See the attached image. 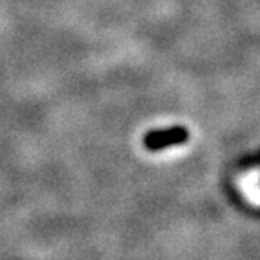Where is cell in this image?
<instances>
[{
    "label": "cell",
    "instance_id": "cell-1",
    "mask_svg": "<svg viewBox=\"0 0 260 260\" xmlns=\"http://www.w3.org/2000/svg\"><path fill=\"white\" fill-rule=\"evenodd\" d=\"M188 140V132L185 127H173L168 130H158V132H152L146 137L144 143L147 149L158 151L163 147H168L173 144H182Z\"/></svg>",
    "mask_w": 260,
    "mask_h": 260
}]
</instances>
